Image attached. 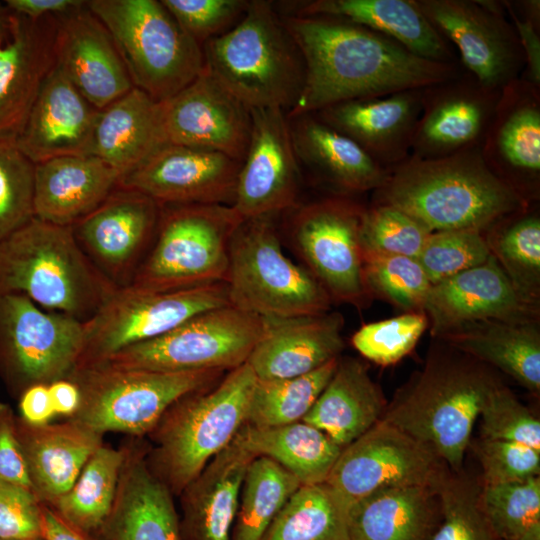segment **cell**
I'll list each match as a JSON object with an SVG mask.
<instances>
[{
  "label": "cell",
  "mask_w": 540,
  "mask_h": 540,
  "mask_svg": "<svg viewBox=\"0 0 540 540\" xmlns=\"http://www.w3.org/2000/svg\"><path fill=\"white\" fill-rule=\"evenodd\" d=\"M339 358L305 375L275 380L257 379L246 424L275 427L301 421L331 379Z\"/></svg>",
  "instance_id": "44"
},
{
  "label": "cell",
  "mask_w": 540,
  "mask_h": 540,
  "mask_svg": "<svg viewBox=\"0 0 540 540\" xmlns=\"http://www.w3.org/2000/svg\"><path fill=\"white\" fill-rule=\"evenodd\" d=\"M99 112L54 65L15 142L34 164L92 155Z\"/></svg>",
  "instance_id": "27"
},
{
  "label": "cell",
  "mask_w": 540,
  "mask_h": 540,
  "mask_svg": "<svg viewBox=\"0 0 540 540\" xmlns=\"http://www.w3.org/2000/svg\"><path fill=\"white\" fill-rule=\"evenodd\" d=\"M293 119L290 130L299 163L331 185L338 195L375 191L387 179V168L315 114Z\"/></svg>",
  "instance_id": "33"
},
{
  "label": "cell",
  "mask_w": 540,
  "mask_h": 540,
  "mask_svg": "<svg viewBox=\"0 0 540 540\" xmlns=\"http://www.w3.org/2000/svg\"><path fill=\"white\" fill-rule=\"evenodd\" d=\"M447 468L426 446L379 420L342 448L325 483L350 507L380 489L434 486Z\"/></svg>",
  "instance_id": "16"
},
{
  "label": "cell",
  "mask_w": 540,
  "mask_h": 540,
  "mask_svg": "<svg viewBox=\"0 0 540 540\" xmlns=\"http://www.w3.org/2000/svg\"><path fill=\"white\" fill-rule=\"evenodd\" d=\"M427 327L428 319L424 312H405L363 325L354 333L351 342L362 356L387 366L409 354Z\"/></svg>",
  "instance_id": "51"
},
{
  "label": "cell",
  "mask_w": 540,
  "mask_h": 540,
  "mask_svg": "<svg viewBox=\"0 0 540 540\" xmlns=\"http://www.w3.org/2000/svg\"><path fill=\"white\" fill-rule=\"evenodd\" d=\"M254 457L236 435L182 490L180 540H231L242 481Z\"/></svg>",
  "instance_id": "30"
},
{
  "label": "cell",
  "mask_w": 540,
  "mask_h": 540,
  "mask_svg": "<svg viewBox=\"0 0 540 540\" xmlns=\"http://www.w3.org/2000/svg\"><path fill=\"white\" fill-rule=\"evenodd\" d=\"M18 399V417L34 426L51 423L56 416L48 385L36 384L25 389Z\"/></svg>",
  "instance_id": "58"
},
{
  "label": "cell",
  "mask_w": 540,
  "mask_h": 540,
  "mask_svg": "<svg viewBox=\"0 0 540 540\" xmlns=\"http://www.w3.org/2000/svg\"><path fill=\"white\" fill-rule=\"evenodd\" d=\"M443 344L445 348L431 352L424 368L386 406L381 420L460 472L474 423L500 382L487 365Z\"/></svg>",
  "instance_id": "3"
},
{
  "label": "cell",
  "mask_w": 540,
  "mask_h": 540,
  "mask_svg": "<svg viewBox=\"0 0 540 540\" xmlns=\"http://www.w3.org/2000/svg\"><path fill=\"white\" fill-rule=\"evenodd\" d=\"M227 305L231 304L225 282L168 292L131 285L117 288L83 322V347L76 369L100 365L116 353L157 338L199 313Z\"/></svg>",
  "instance_id": "11"
},
{
  "label": "cell",
  "mask_w": 540,
  "mask_h": 540,
  "mask_svg": "<svg viewBox=\"0 0 540 540\" xmlns=\"http://www.w3.org/2000/svg\"><path fill=\"white\" fill-rule=\"evenodd\" d=\"M480 150L487 167L524 200L538 198L540 87L519 77L501 89Z\"/></svg>",
  "instance_id": "22"
},
{
  "label": "cell",
  "mask_w": 540,
  "mask_h": 540,
  "mask_svg": "<svg viewBox=\"0 0 540 540\" xmlns=\"http://www.w3.org/2000/svg\"><path fill=\"white\" fill-rule=\"evenodd\" d=\"M298 15L342 19L391 38L419 57L459 62L414 0H314L301 5Z\"/></svg>",
  "instance_id": "34"
},
{
  "label": "cell",
  "mask_w": 540,
  "mask_h": 540,
  "mask_svg": "<svg viewBox=\"0 0 540 540\" xmlns=\"http://www.w3.org/2000/svg\"><path fill=\"white\" fill-rule=\"evenodd\" d=\"M386 406L364 365L353 358H339L331 379L301 421L344 448L381 420Z\"/></svg>",
  "instance_id": "36"
},
{
  "label": "cell",
  "mask_w": 540,
  "mask_h": 540,
  "mask_svg": "<svg viewBox=\"0 0 540 540\" xmlns=\"http://www.w3.org/2000/svg\"><path fill=\"white\" fill-rule=\"evenodd\" d=\"M16 422L17 415L12 407L8 403L0 401V482L18 485L33 491L27 464L17 436Z\"/></svg>",
  "instance_id": "57"
},
{
  "label": "cell",
  "mask_w": 540,
  "mask_h": 540,
  "mask_svg": "<svg viewBox=\"0 0 540 540\" xmlns=\"http://www.w3.org/2000/svg\"><path fill=\"white\" fill-rule=\"evenodd\" d=\"M422 89L348 100L312 114L352 139L389 169L410 156L421 113Z\"/></svg>",
  "instance_id": "29"
},
{
  "label": "cell",
  "mask_w": 540,
  "mask_h": 540,
  "mask_svg": "<svg viewBox=\"0 0 540 540\" xmlns=\"http://www.w3.org/2000/svg\"><path fill=\"white\" fill-rule=\"evenodd\" d=\"M161 205L117 186L90 214L72 226L80 248L116 288L129 286L156 232Z\"/></svg>",
  "instance_id": "17"
},
{
  "label": "cell",
  "mask_w": 540,
  "mask_h": 540,
  "mask_svg": "<svg viewBox=\"0 0 540 540\" xmlns=\"http://www.w3.org/2000/svg\"><path fill=\"white\" fill-rule=\"evenodd\" d=\"M524 55L521 78L540 87V1H503Z\"/></svg>",
  "instance_id": "56"
},
{
  "label": "cell",
  "mask_w": 540,
  "mask_h": 540,
  "mask_svg": "<svg viewBox=\"0 0 540 540\" xmlns=\"http://www.w3.org/2000/svg\"><path fill=\"white\" fill-rule=\"evenodd\" d=\"M242 221L231 205L161 206L153 241L130 285L168 292L225 282Z\"/></svg>",
  "instance_id": "8"
},
{
  "label": "cell",
  "mask_w": 540,
  "mask_h": 540,
  "mask_svg": "<svg viewBox=\"0 0 540 540\" xmlns=\"http://www.w3.org/2000/svg\"><path fill=\"white\" fill-rule=\"evenodd\" d=\"M83 322L21 294H0V378L15 398L69 378L83 347Z\"/></svg>",
  "instance_id": "13"
},
{
  "label": "cell",
  "mask_w": 540,
  "mask_h": 540,
  "mask_svg": "<svg viewBox=\"0 0 540 540\" xmlns=\"http://www.w3.org/2000/svg\"><path fill=\"white\" fill-rule=\"evenodd\" d=\"M484 439L506 440L540 450V421L514 394L498 383L480 411Z\"/></svg>",
  "instance_id": "52"
},
{
  "label": "cell",
  "mask_w": 540,
  "mask_h": 540,
  "mask_svg": "<svg viewBox=\"0 0 540 540\" xmlns=\"http://www.w3.org/2000/svg\"><path fill=\"white\" fill-rule=\"evenodd\" d=\"M435 487L441 516L430 540H499L480 507V487L472 480L447 468Z\"/></svg>",
  "instance_id": "46"
},
{
  "label": "cell",
  "mask_w": 540,
  "mask_h": 540,
  "mask_svg": "<svg viewBox=\"0 0 540 540\" xmlns=\"http://www.w3.org/2000/svg\"><path fill=\"white\" fill-rule=\"evenodd\" d=\"M517 540H540V531L530 533L524 537H521Z\"/></svg>",
  "instance_id": "63"
},
{
  "label": "cell",
  "mask_w": 540,
  "mask_h": 540,
  "mask_svg": "<svg viewBox=\"0 0 540 540\" xmlns=\"http://www.w3.org/2000/svg\"><path fill=\"white\" fill-rule=\"evenodd\" d=\"M224 373L127 370L105 364L76 369L69 379L78 385L81 402L70 419L102 435L146 438L174 402L216 384Z\"/></svg>",
  "instance_id": "10"
},
{
  "label": "cell",
  "mask_w": 540,
  "mask_h": 540,
  "mask_svg": "<svg viewBox=\"0 0 540 540\" xmlns=\"http://www.w3.org/2000/svg\"><path fill=\"white\" fill-rule=\"evenodd\" d=\"M500 91L466 71L423 88L410 156L435 159L481 147Z\"/></svg>",
  "instance_id": "21"
},
{
  "label": "cell",
  "mask_w": 540,
  "mask_h": 540,
  "mask_svg": "<svg viewBox=\"0 0 540 540\" xmlns=\"http://www.w3.org/2000/svg\"><path fill=\"white\" fill-rule=\"evenodd\" d=\"M45 540H96L65 522L54 510L44 505Z\"/></svg>",
  "instance_id": "61"
},
{
  "label": "cell",
  "mask_w": 540,
  "mask_h": 540,
  "mask_svg": "<svg viewBox=\"0 0 540 540\" xmlns=\"http://www.w3.org/2000/svg\"><path fill=\"white\" fill-rule=\"evenodd\" d=\"M435 485L384 488L355 501L350 540H430L441 516Z\"/></svg>",
  "instance_id": "35"
},
{
  "label": "cell",
  "mask_w": 540,
  "mask_h": 540,
  "mask_svg": "<svg viewBox=\"0 0 540 540\" xmlns=\"http://www.w3.org/2000/svg\"><path fill=\"white\" fill-rule=\"evenodd\" d=\"M11 12L4 2L0 1V41L5 38L10 27Z\"/></svg>",
  "instance_id": "62"
},
{
  "label": "cell",
  "mask_w": 540,
  "mask_h": 540,
  "mask_svg": "<svg viewBox=\"0 0 540 540\" xmlns=\"http://www.w3.org/2000/svg\"><path fill=\"white\" fill-rule=\"evenodd\" d=\"M283 23L304 63L302 91L289 118L340 102L421 89L460 75L459 62H436L360 25L327 16L294 15Z\"/></svg>",
  "instance_id": "1"
},
{
  "label": "cell",
  "mask_w": 540,
  "mask_h": 540,
  "mask_svg": "<svg viewBox=\"0 0 540 540\" xmlns=\"http://www.w3.org/2000/svg\"><path fill=\"white\" fill-rule=\"evenodd\" d=\"M34 169L15 139H0V241L34 217Z\"/></svg>",
  "instance_id": "49"
},
{
  "label": "cell",
  "mask_w": 540,
  "mask_h": 540,
  "mask_svg": "<svg viewBox=\"0 0 540 540\" xmlns=\"http://www.w3.org/2000/svg\"><path fill=\"white\" fill-rule=\"evenodd\" d=\"M249 1L244 0H161L181 29L201 47L222 34Z\"/></svg>",
  "instance_id": "53"
},
{
  "label": "cell",
  "mask_w": 540,
  "mask_h": 540,
  "mask_svg": "<svg viewBox=\"0 0 540 540\" xmlns=\"http://www.w3.org/2000/svg\"><path fill=\"white\" fill-rule=\"evenodd\" d=\"M52 405L56 416L71 418L77 412L81 394L78 385L71 379L65 378L48 385Z\"/></svg>",
  "instance_id": "60"
},
{
  "label": "cell",
  "mask_w": 540,
  "mask_h": 540,
  "mask_svg": "<svg viewBox=\"0 0 540 540\" xmlns=\"http://www.w3.org/2000/svg\"><path fill=\"white\" fill-rule=\"evenodd\" d=\"M480 148L435 159L409 156L388 169L375 203L402 210L430 232L487 231L531 203L487 167Z\"/></svg>",
  "instance_id": "2"
},
{
  "label": "cell",
  "mask_w": 540,
  "mask_h": 540,
  "mask_svg": "<svg viewBox=\"0 0 540 540\" xmlns=\"http://www.w3.org/2000/svg\"><path fill=\"white\" fill-rule=\"evenodd\" d=\"M237 436L255 457L272 459L301 485L325 483L342 451L323 431L304 421L275 427L245 423Z\"/></svg>",
  "instance_id": "39"
},
{
  "label": "cell",
  "mask_w": 540,
  "mask_h": 540,
  "mask_svg": "<svg viewBox=\"0 0 540 540\" xmlns=\"http://www.w3.org/2000/svg\"><path fill=\"white\" fill-rule=\"evenodd\" d=\"M262 321L261 336L246 361L258 380L308 374L339 358L345 346L343 317L336 312Z\"/></svg>",
  "instance_id": "28"
},
{
  "label": "cell",
  "mask_w": 540,
  "mask_h": 540,
  "mask_svg": "<svg viewBox=\"0 0 540 540\" xmlns=\"http://www.w3.org/2000/svg\"><path fill=\"white\" fill-rule=\"evenodd\" d=\"M54 55L57 68L98 110L134 88L110 33L86 1L57 16Z\"/></svg>",
  "instance_id": "23"
},
{
  "label": "cell",
  "mask_w": 540,
  "mask_h": 540,
  "mask_svg": "<svg viewBox=\"0 0 540 540\" xmlns=\"http://www.w3.org/2000/svg\"><path fill=\"white\" fill-rule=\"evenodd\" d=\"M121 176L94 155L61 156L35 164L34 217L73 226L108 197Z\"/></svg>",
  "instance_id": "31"
},
{
  "label": "cell",
  "mask_w": 540,
  "mask_h": 540,
  "mask_svg": "<svg viewBox=\"0 0 540 540\" xmlns=\"http://www.w3.org/2000/svg\"><path fill=\"white\" fill-rule=\"evenodd\" d=\"M241 162L223 153L165 144L123 175L118 186L137 190L159 205H232Z\"/></svg>",
  "instance_id": "20"
},
{
  "label": "cell",
  "mask_w": 540,
  "mask_h": 540,
  "mask_svg": "<svg viewBox=\"0 0 540 540\" xmlns=\"http://www.w3.org/2000/svg\"><path fill=\"white\" fill-rule=\"evenodd\" d=\"M225 283L231 305L261 318L324 313L332 303L310 272L284 254L273 216L237 227Z\"/></svg>",
  "instance_id": "9"
},
{
  "label": "cell",
  "mask_w": 540,
  "mask_h": 540,
  "mask_svg": "<svg viewBox=\"0 0 540 540\" xmlns=\"http://www.w3.org/2000/svg\"><path fill=\"white\" fill-rule=\"evenodd\" d=\"M486 241L518 295L537 307L540 293V218L538 210L514 212L487 230Z\"/></svg>",
  "instance_id": "41"
},
{
  "label": "cell",
  "mask_w": 540,
  "mask_h": 540,
  "mask_svg": "<svg viewBox=\"0 0 540 540\" xmlns=\"http://www.w3.org/2000/svg\"><path fill=\"white\" fill-rule=\"evenodd\" d=\"M430 233L402 210L374 203L364 212L361 246L364 251L417 259Z\"/></svg>",
  "instance_id": "50"
},
{
  "label": "cell",
  "mask_w": 540,
  "mask_h": 540,
  "mask_svg": "<svg viewBox=\"0 0 540 540\" xmlns=\"http://www.w3.org/2000/svg\"><path fill=\"white\" fill-rule=\"evenodd\" d=\"M56 20L11 13L8 33L0 41V139H16L55 65Z\"/></svg>",
  "instance_id": "26"
},
{
  "label": "cell",
  "mask_w": 540,
  "mask_h": 540,
  "mask_svg": "<svg viewBox=\"0 0 540 540\" xmlns=\"http://www.w3.org/2000/svg\"><path fill=\"white\" fill-rule=\"evenodd\" d=\"M124 458L123 445L113 448L103 443L71 488L48 507L69 525L96 539L112 509Z\"/></svg>",
  "instance_id": "40"
},
{
  "label": "cell",
  "mask_w": 540,
  "mask_h": 540,
  "mask_svg": "<svg viewBox=\"0 0 540 540\" xmlns=\"http://www.w3.org/2000/svg\"><path fill=\"white\" fill-rule=\"evenodd\" d=\"M257 377L247 363L174 402L148 434L150 471L178 497L246 423Z\"/></svg>",
  "instance_id": "4"
},
{
  "label": "cell",
  "mask_w": 540,
  "mask_h": 540,
  "mask_svg": "<svg viewBox=\"0 0 540 540\" xmlns=\"http://www.w3.org/2000/svg\"><path fill=\"white\" fill-rule=\"evenodd\" d=\"M115 289L84 254L72 226L33 217L0 241V294H21L85 322Z\"/></svg>",
  "instance_id": "5"
},
{
  "label": "cell",
  "mask_w": 540,
  "mask_h": 540,
  "mask_svg": "<svg viewBox=\"0 0 540 540\" xmlns=\"http://www.w3.org/2000/svg\"><path fill=\"white\" fill-rule=\"evenodd\" d=\"M163 145L160 102L142 90L134 87L100 110L92 155L118 170L122 176Z\"/></svg>",
  "instance_id": "38"
},
{
  "label": "cell",
  "mask_w": 540,
  "mask_h": 540,
  "mask_svg": "<svg viewBox=\"0 0 540 540\" xmlns=\"http://www.w3.org/2000/svg\"><path fill=\"white\" fill-rule=\"evenodd\" d=\"M365 209L335 195L299 207L292 217V244L332 302L359 306L367 298L361 246Z\"/></svg>",
  "instance_id": "14"
},
{
  "label": "cell",
  "mask_w": 540,
  "mask_h": 540,
  "mask_svg": "<svg viewBox=\"0 0 540 540\" xmlns=\"http://www.w3.org/2000/svg\"><path fill=\"white\" fill-rule=\"evenodd\" d=\"M299 480L270 458L256 456L244 475L231 540H262Z\"/></svg>",
  "instance_id": "43"
},
{
  "label": "cell",
  "mask_w": 540,
  "mask_h": 540,
  "mask_svg": "<svg viewBox=\"0 0 540 540\" xmlns=\"http://www.w3.org/2000/svg\"><path fill=\"white\" fill-rule=\"evenodd\" d=\"M0 540H3V539H0ZM37 540H45V539L43 538V539H37Z\"/></svg>",
  "instance_id": "64"
},
{
  "label": "cell",
  "mask_w": 540,
  "mask_h": 540,
  "mask_svg": "<svg viewBox=\"0 0 540 540\" xmlns=\"http://www.w3.org/2000/svg\"><path fill=\"white\" fill-rule=\"evenodd\" d=\"M262 327L261 317L233 305L214 308L157 338L124 349L102 364L116 369L171 373L226 372L246 363Z\"/></svg>",
  "instance_id": "12"
},
{
  "label": "cell",
  "mask_w": 540,
  "mask_h": 540,
  "mask_svg": "<svg viewBox=\"0 0 540 540\" xmlns=\"http://www.w3.org/2000/svg\"><path fill=\"white\" fill-rule=\"evenodd\" d=\"M423 312L434 338L483 320L538 319V307L518 295L493 255L480 265L432 284Z\"/></svg>",
  "instance_id": "24"
},
{
  "label": "cell",
  "mask_w": 540,
  "mask_h": 540,
  "mask_svg": "<svg viewBox=\"0 0 540 540\" xmlns=\"http://www.w3.org/2000/svg\"><path fill=\"white\" fill-rule=\"evenodd\" d=\"M480 507L499 540H517L540 531V478L483 484Z\"/></svg>",
  "instance_id": "45"
},
{
  "label": "cell",
  "mask_w": 540,
  "mask_h": 540,
  "mask_svg": "<svg viewBox=\"0 0 540 540\" xmlns=\"http://www.w3.org/2000/svg\"><path fill=\"white\" fill-rule=\"evenodd\" d=\"M16 425L33 491L47 506L71 488L104 443V435L70 418L34 426L17 415Z\"/></svg>",
  "instance_id": "32"
},
{
  "label": "cell",
  "mask_w": 540,
  "mask_h": 540,
  "mask_svg": "<svg viewBox=\"0 0 540 540\" xmlns=\"http://www.w3.org/2000/svg\"><path fill=\"white\" fill-rule=\"evenodd\" d=\"M491 255L483 232L445 230L429 234L417 261L435 284L484 263Z\"/></svg>",
  "instance_id": "48"
},
{
  "label": "cell",
  "mask_w": 540,
  "mask_h": 540,
  "mask_svg": "<svg viewBox=\"0 0 540 540\" xmlns=\"http://www.w3.org/2000/svg\"><path fill=\"white\" fill-rule=\"evenodd\" d=\"M164 144L223 153L242 163L250 139V109L205 67L178 93L160 102Z\"/></svg>",
  "instance_id": "19"
},
{
  "label": "cell",
  "mask_w": 540,
  "mask_h": 540,
  "mask_svg": "<svg viewBox=\"0 0 540 540\" xmlns=\"http://www.w3.org/2000/svg\"><path fill=\"white\" fill-rule=\"evenodd\" d=\"M11 13L39 20L47 16H58L85 4L83 0H5Z\"/></svg>",
  "instance_id": "59"
},
{
  "label": "cell",
  "mask_w": 540,
  "mask_h": 540,
  "mask_svg": "<svg viewBox=\"0 0 540 540\" xmlns=\"http://www.w3.org/2000/svg\"><path fill=\"white\" fill-rule=\"evenodd\" d=\"M476 454L483 469V484H500L539 476L540 450L506 440L482 439Z\"/></svg>",
  "instance_id": "54"
},
{
  "label": "cell",
  "mask_w": 540,
  "mask_h": 540,
  "mask_svg": "<svg viewBox=\"0 0 540 540\" xmlns=\"http://www.w3.org/2000/svg\"><path fill=\"white\" fill-rule=\"evenodd\" d=\"M103 23L133 86L163 102L195 80L205 68L202 47L157 0H89Z\"/></svg>",
  "instance_id": "7"
},
{
  "label": "cell",
  "mask_w": 540,
  "mask_h": 540,
  "mask_svg": "<svg viewBox=\"0 0 540 540\" xmlns=\"http://www.w3.org/2000/svg\"><path fill=\"white\" fill-rule=\"evenodd\" d=\"M251 131L231 205L242 220L274 216L297 203L301 174L286 111L250 109Z\"/></svg>",
  "instance_id": "18"
},
{
  "label": "cell",
  "mask_w": 540,
  "mask_h": 540,
  "mask_svg": "<svg viewBox=\"0 0 540 540\" xmlns=\"http://www.w3.org/2000/svg\"><path fill=\"white\" fill-rule=\"evenodd\" d=\"M454 349L491 365L533 393L540 391V331L537 320H483L440 338Z\"/></svg>",
  "instance_id": "37"
},
{
  "label": "cell",
  "mask_w": 540,
  "mask_h": 540,
  "mask_svg": "<svg viewBox=\"0 0 540 540\" xmlns=\"http://www.w3.org/2000/svg\"><path fill=\"white\" fill-rule=\"evenodd\" d=\"M348 509L328 484L301 485L262 540H350Z\"/></svg>",
  "instance_id": "42"
},
{
  "label": "cell",
  "mask_w": 540,
  "mask_h": 540,
  "mask_svg": "<svg viewBox=\"0 0 540 540\" xmlns=\"http://www.w3.org/2000/svg\"><path fill=\"white\" fill-rule=\"evenodd\" d=\"M44 538V504L27 488L0 482V539Z\"/></svg>",
  "instance_id": "55"
},
{
  "label": "cell",
  "mask_w": 540,
  "mask_h": 540,
  "mask_svg": "<svg viewBox=\"0 0 540 540\" xmlns=\"http://www.w3.org/2000/svg\"><path fill=\"white\" fill-rule=\"evenodd\" d=\"M363 276L368 293L406 312H423L432 284L417 259L363 250Z\"/></svg>",
  "instance_id": "47"
},
{
  "label": "cell",
  "mask_w": 540,
  "mask_h": 540,
  "mask_svg": "<svg viewBox=\"0 0 540 540\" xmlns=\"http://www.w3.org/2000/svg\"><path fill=\"white\" fill-rule=\"evenodd\" d=\"M115 500L96 540H180L171 491L150 471L149 442L129 437Z\"/></svg>",
  "instance_id": "25"
},
{
  "label": "cell",
  "mask_w": 540,
  "mask_h": 540,
  "mask_svg": "<svg viewBox=\"0 0 540 540\" xmlns=\"http://www.w3.org/2000/svg\"><path fill=\"white\" fill-rule=\"evenodd\" d=\"M205 67L249 109L290 111L304 83V63L269 1H249L231 29L203 46Z\"/></svg>",
  "instance_id": "6"
},
{
  "label": "cell",
  "mask_w": 540,
  "mask_h": 540,
  "mask_svg": "<svg viewBox=\"0 0 540 540\" xmlns=\"http://www.w3.org/2000/svg\"><path fill=\"white\" fill-rule=\"evenodd\" d=\"M437 32L458 51L462 68L500 91L519 78L525 61L503 1L414 0Z\"/></svg>",
  "instance_id": "15"
}]
</instances>
